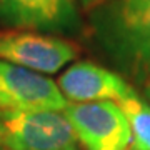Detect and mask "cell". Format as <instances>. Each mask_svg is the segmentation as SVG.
I'll use <instances>...</instances> for the list:
<instances>
[{
  "label": "cell",
  "instance_id": "1",
  "mask_svg": "<svg viewBox=\"0 0 150 150\" xmlns=\"http://www.w3.org/2000/svg\"><path fill=\"white\" fill-rule=\"evenodd\" d=\"M97 42L125 77L150 83V0H108L93 8Z\"/></svg>",
  "mask_w": 150,
  "mask_h": 150
},
{
  "label": "cell",
  "instance_id": "2",
  "mask_svg": "<svg viewBox=\"0 0 150 150\" xmlns=\"http://www.w3.org/2000/svg\"><path fill=\"white\" fill-rule=\"evenodd\" d=\"M64 110L0 108V150H80Z\"/></svg>",
  "mask_w": 150,
  "mask_h": 150
},
{
  "label": "cell",
  "instance_id": "3",
  "mask_svg": "<svg viewBox=\"0 0 150 150\" xmlns=\"http://www.w3.org/2000/svg\"><path fill=\"white\" fill-rule=\"evenodd\" d=\"M65 115L83 150H130L132 130L120 105L112 100L69 102Z\"/></svg>",
  "mask_w": 150,
  "mask_h": 150
},
{
  "label": "cell",
  "instance_id": "4",
  "mask_svg": "<svg viewBox=\"0 0 150 150\" xmlns=\"http://www.w3.org/2000/svg\"><path fill=\"white\" fill-rule=\"evenodd\" d=\"M79 54V45L62 37L27 30L0 32V60L38 74H55Z\"/></svg>",
  "mask_w": 150,
  "mask_h": 150
},
{
  "label": "cell",
  "instance_id": "5",
  "mask_svg": "<svg viewBox=\"0 0 150 150\" xmlns=\"http://www.w3.org/2000/svg\"><path fill=\"white\" fill-rule=\"evenodd\" d=\"M69 102L45 75L0 60V108L65 110Z\"/></svg>",
  "mask_w": 150,
  "mask_h": 150
},
{
  "label": "cell",
  "instance_id": "6",
  "mask_svg": "<svg viewBox=\"0 0 150 150\" xmlns=\"http://www.w3.org/2000/svg\"><path fill=\"white\" fill-rule=\"evenodd\" d=\"M60 92L70 102H122L135 95L134 88L120 74L100 67V65L82 60L70 65L57 82Z\"/></svg>",
  "mask_w": 150,
  "mask_h": 150
},
{
  "label": "cell",
  "instance_id": "7",
  "mask_svg": "<svg viewBox=\"0 0 150 150\" xmlns=\"http://www.w3.org/2000/svg\"><path fill=\"white\" fill-rule=\"evenodd\" d=\"M0 20L38 32H72L80 22L75 0H0Z\"/></svg>",
  "mask_w": 150,
  "mask_h": 150
},
{
  "label": "cell",
  "instance_id": "8",
  "mask_svg": "<svg viewBox=\"0 0 150 150\" xmlns=\"http://www.w3.org/2000/svg\"><path fill=\"white\" fill-rule=\"evenodd\" d=\"M118 103L130 123L132 150H150V103L137 93Z\"/></svg>",
  "mask_w": 150,
  "mask_h": 150
},
{
  "label": "cell",
  "instance_id": "9",
  "mask_svg": "<svg viewBox=\"0 0 150 150\" xmlns=\"http://www.w3.org/2000/svg\"><path fill=\"white\" fill-rule=\"evenodd\" d=\"M75 2H79L82 7H85V8H95V7L102 5V4H105V2H108V0H75Z\"/></svg>",
  "mask_w": 150,
  "mask_h": 150
},
{
  "label": "cell",
  "instance_id": "10",
  "mask_svg": "<svg viewBox=\"0 0 150 150\" xmlns=\"http://www.w3.org/2000/svg\"><path fill=\"white\" fill-rule=\"evenodd\" d=\"M145 93H147V97H149V100H150V83L145 85Z\"/></svg>",
  "mask_w": 150,
  "mask_h": 150
}]
</instances>
